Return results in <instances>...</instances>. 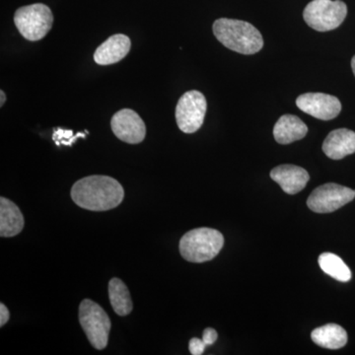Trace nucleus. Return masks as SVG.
Here are the masks:
<instances>
[{"label": "nucleus", "instance_id": "11", "mask_svg": "<svg viewBox=\"0 0 355 355\" xmlns=\"http://www.w3.org/2000/svg\"><path fill=\"white\" fill-rule=\"evenodd\" d=\"M270 178L288 195H295L305 188L310 176L303 168L295 165H280L273 168Z\"/></svg>", "mask_w": 355, "mask_h": 355}, {"label": "nucleus", "instance_id": "13", "mask_svg": "<svg viewBox=\"0 0 355 355\" xmlns=\"http://www.w3.org/2000/svg\"><path fill=\"white\" fill-rule=\"evenodd\" d=\"M323 151L333 160L355 153V132L347 128L333 130L324 139Z\"/></svg>", "mask_w": 355, "mask_h": 355}, {"label": "nucleus", "instance_id": "15", "mask_svg": "<svg viewBox=\"0 0 355 355\" xmlns=\"http://www.w3.org/2000/svg\"><path fill=\"white\" fill-rule=\"evenodd\" d=\"M307 132V125L294 114L280 116L273 128V137L280 144H291L304 139Z\"/></svg>", "mask_w": 355, "mask_h": 355}, {"label": "nucleus", "instance_id": "21", "mask_svg": "<svg viewBox=\"0 0 355 355\" xmlns=\"http://www.w3.org/2000/svg\"><path fill=\"white\" fill-rule=\"evenodd\" d=\"M217 338H218V335H217V331L214 329L207 328L203 331L202 340L205 345H214L216 342Z\"/></svg>", "mask_w": 355, "mask_h": 355}, {"label": "nucleus", "instance_id": "8", "mask_svg": "<svg viewBox=\"0 0 355 355\" xmlns=\"http://www.w3.org/2000/svg\"><path fill=\"white\" fill-rule=\"evenodd\" d=\"M355 198V191L340 184L329 183L318 187L308 198L307 205L317 214H331Z\"/></svg>", "mask_w": 355, "mask_h": 355}, {"label": "nucleus", "instance_id": "3", "mask_svg": "<svg viewBox=\"0 0 355 355\" xmlns=\"http://www.w3.org/2000/svg\"><path fill=\"white\" fill-rule=\"evenodd\" d=\"M224 237L216 229L202 227L189 231L180 241V253L191 263H205L214 260L221 251Z\"/></svg>", "mask_w": 355, "mask_h": 355}, {"label": "nucleus", "instance_id": "24", "mask_svg": "<svg viewBox=\"0 0 355 355\" xmlns=\"http://www.w3.org/2000/svg\"><path fill=\"white\" fill-rule=\"evenodd\" d=\"M352 71H354V76H355V55L354 58H352Z\"/></svg>", "mask_w": 355, "mask_h": 355}, {"label": "nucleus", "instance_id": "4", "mask_svg": "<svg viewBox=\"0 0 355 355\" xmlns=\"http://www.w3.org/2000/svg\"><path fill=\"white\" fill-rule=\"evenodd\" d=\"M79 322L92 347L104 349L108 345L112 324L101 306L90 299H84L79 306Z\"/></svg>", "mask_w": 355, "mask_h": 355}, {"label": "nucleus", "instance_id": "5", "mask_svg": "<svg viewBox=\"0 0 355 355\" xmlns=\"http://www.w3.org/2000/svg\"><path fill=\"white\" fill-rule=\"evenodd\" d=\"M18 31L28 41L36 42L44 38L53 27V15L43 3L20 7L14 15Z\"/></svg>", "mask_w": 355, "mask_h": 355}, {"label": "nucleus", "instance_id": "7", "mask_svg": "<svg viewBox=\"0 0 355 355\" xmlns=\"http://www.w3.org/2000/svg\"><path fill=\"white\" fill-rule=\"evenodd\" d=\"M207 109V99L202 92L191 90L184 93L176 107L178 127L184 133L198 132L205 121Z\"/></svg>", "mask_w": 355, "mask_h": 355}, {"label": "nucleus", "instance_id": "17", "mask_svg": "<svg viewBox=\"0 0 355 355\" xmlns=\"http://www.w3.org/2000/svg\"><path fill=\"white\" fill-rule=\"evenodd\" d=\"M109 298L112 307L119 316H128L132 311V301L125 282L112 279L109 282Z\"/></svg>", "mask_w": 355, "mask_h": 355}, {"label": "nucleus", "instance_id": "14", "mask_svg": "<svg viewBox=\"0 0 355 355\" xmlns=\"http://www.w3.org/2000/svg\"><path fill=\"white\" fill-rule=\"evenodd\" d=\"M24 224V216L19 207L8 198H0V236L8 238L18 235Z\"/></svg>", "mask_w": 355, "mask_h": 355}, {"label": "nucleus", "instance_id": "2", "mask_svg": "<svg viewBox=\"0 0 355 355\" xmlns=\"http://www.w3.org/2000/svg\"><path fill=\"white\" fill-rule=\"evenodd\" d=\"M214 34L224 46L242 55H254L263 46L260 31L245 21L220 18L214 22Z\"/></svg>", "mask_w": 355, "mask_h": 355}, {"label": "nucleus", "instance_id": "10", "mask_svg": "<svg viewBox=\"0 0 355 355\" xmlns=\"http://www.w3.org/2000/svg\"><path fill=\"white\" fill-rule=\"evenodd\" d=\"M111 127L114 135L127 144H140L146 139V123L132 110L123 109L114 114Z\"/></svg>", "mask_w": 355, "mask_h": 355}, {"label": "nucleus", "instance_id": "12", "mask_svg": "<svg viewBox=\"0 0 355 355\" xmlns=\"http://www.w3.org/2000/svg\"><path fill=\"white\" fill-rule=\"evenodd\" d=\"M130 46L132 42L128 36L123 34L114 35L98 46L94 53L95 62L99 65L116 64L130 53Z\"/></svg>", "mask_w": 355, "mask_h": 355}, {"label": "nucleus", "instance_id": "18", "mask_svg": "<svg viewBox=\"0 0 355 355\" xmlns=\"http://www.w3.org/2000/svg\"><path fill=\"white\" fill-rule=\"evenodd\" d=\"M319 266L324 273L338 282H347L352 279V272L349 266L335 254H322L319 257Z\"/></svg>", "mask_w": 355, "mask_h": 355}, {"label": "nucleus", "instance_id": "9", "mask_svg": "<svg viewBox=\"0 0 355 355\" xmlns=\"http://www.w3.org/2000/svg\"><path fill=\"white\" fill-rule=\"evenodd\" d=\"M296 105L301 111L322 121L333 120L342 111L340 100L324 93H305L299 96Z\"/></svg>", "mask_w": 355, "mask_h": 355}, {"label": "nucleus", "instance_id": "16", "mask_svg": "<svg viewBox=\"0 0 355 355\" xmlns=\"http://www.w3.org/2000/svg\"><path fill=\"white\" fill-rule=\"evenodd\" d=\"M311 338L317 345L324 349H338L347 345V334L338 324H328L315 329L311 334Z\"/></svg>", "mask_w": 355, "mask_h": 355}, {"label": "nucleus", "instance_id": "19", "mask_svg": "<svg viewBox=\"0 0 355 355\" xmlns=\"http://www.w3.org/2000/svg\"><path fill=\"white\" fill-rule=\"evenodd\" d=\"M77 137H85L83 133H77L76 137H73V132L72 130H62V128H58L53 132V140H55L57 146H71L73 144L74 140H76Z\"/></svg>", "mask_w": 355, "mask_h": 355}, {"label": "nucleus", "instance_id": "20", "mask_svg": "<svg viewBox=\"0 0 355 355\" xmlns=\"http://www.w3.org/2000/svg\"><path fill=\"white\" fill-rule=\"evenodd\" d=\"M205 345L202 340L198 338H193L189 343V349H190L191 354L193 355H200L205 352Z\"/></svg>", "mask_w": 355, "mask_h": 355}, {"label": "nucleus", "instance_id": "1", "mask_svg": "<svg viewBox=\"0 0 355 355\" xmlns=\"http://www.w3.org/2000/svg\"><path fill=\"white\" fill-rule=\"evenodd\" d=\"M72 200L91 211L116 209L125 198L123 186L109 176H88L77 181L71 189Z\"/></svg>", "mask_w": 355, "mask_h": 355}, {"label": "nucleus", "instance_id": "22", "mask_svg": "<svg viewBox=\"0 0 355 355\" xmlns=\"http://www.w3.org/2000/svg\"><path fill=\"white\" fill-rule=\"evenodd\" d=\"M9 317H10L9 310L3 303H1L0 304V326L3 327L8 322Z\"/></svg>", "mask_w": 355, "mask_h": 355}, {"label": "nucleus", "instance_id": "6", "mask_svg": "<svg viewBox=\"0 0 355 355\" xmlns=\"http://www.w3.org/2000/svg\"><path fill=\"white\" fill-rule=\"evenodd\" d=\"M347 14V4L342 0H313L305 7L303 18L312 29L328 32L340 27Z\"/></svg>", "mask_w": 355, "mask_h": 355}, {"label": "nucleus", "instance_id": "23", "mask_svg": "<svg viewBox=\"0 0 355 355\" xmlns=\"http://www.w3.org/2000/svg\"><path fill=\"white\" fill-rule=\"evenodd\" d=\"M0 99H1V101H0V106H3L4 103L6 101V93L3 92V91H0Z\"/></svg>", "mask_w": 355, "mask_h": 355}]
</instances>
